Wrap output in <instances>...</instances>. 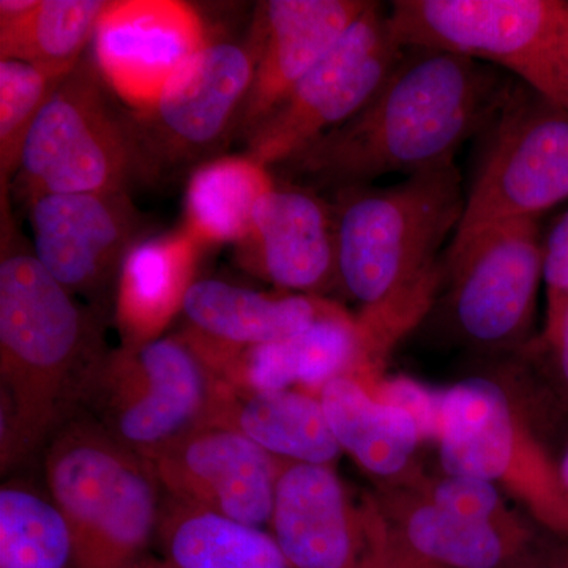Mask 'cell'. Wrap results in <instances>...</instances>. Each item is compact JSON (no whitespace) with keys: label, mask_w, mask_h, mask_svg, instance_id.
<instances>
[{"label":"cell","mask_w":568,"mask_h":568,"mask_svg":"<svg viewBox=\"0 0 568 568\" xmlns=\"http://www.w3.org/2000/svg\"><path fill=\"white\" fill-rule=\"evenodd\" d=\"M517 82L487 63L406 50L353 119L274 170L287 183L338 192L372 185L384 175L409 178L455 163L466 142L487 132Z\"/></svg>","instance_id":"obj_1"},{"label":"cell","mask_w":568,"mask_h":568,"mask_svg":"<svg viewBox=\"0 0 568 568\" xmlns=\"http://www.w3.org/2000/svg\"><path fill=\"white\" fill-rule=\"evenodd\" d=\"M95 310L78 304L11 235L0 261L2 470L32 457L73 420L104 357Z\"/></svg>","instance_id":"obj_2"},{"label":"cell","mask_w":568,"mask_h":568,"mask_svg":"<svg viewBox=\"0 0 568 568\" xmlns=\"http://www.w3.org/2000/svg\"><path fill=\"white\" fill-rule=\"evenodd\" d=\"M335 196L338 290L361 310L435 305L443 282L439 253L465 211L457 164L392 186H347Z\"/></svg>","instance_id":"obj_3"},{"label":"cell","mask_w":568,"mask_h":568,"mask_svg":"<svg viewBox=\"0 0 568 568\" xmlns=\"http://www.w3.org/2000/svg\"><path fill=\"white\" fill-rule=\"evenodd\" d=\"M47 489L69 523L74 568H134L159 528L151 467L91 418H73L44 454Z\"/></svg>","instance_id":"obj_4"},{"label":"cell","mask_w":568,"mask_h":568,"mask_svg":"<svg viewBox=\"0 0 568 568\" xmlns=\"http://www.w3.org/2000/svg\"><path fill=\"white\" fill-rule=\"evenodd\" d=\"M387 18L405 50L487 63L568 111L567 2L395 0Z\"/></svg>","instance_id":"obj_5"},{"label":"cell","mask_w":568,"mask_h":568,"mask_svg":"<svg viewBox=\"0 0 568 568\" xmlns=\"http://www.w3.org/2000/svg\"><path fill=\"white\" fill-rule=\"evenodd\" d=\"M491 376L439 390L436 444L450 476L489 481L518 500L548 534L568 541V503L558 462L538 436L528 409Z\"/></svg>","instance_id":"obj_6"},{"label":"cell","mask_w":568,"mask_h":568,"mask_svg":"<svg viewBox=\"0 0 568 568\" xmlns=\"http://www.w3.org/2000/svg\"><path fill=\"white\" fill-rule=\"evenodd\" d=\"M544 282L538 220H515L448 244L432 312L448 338L488 357L518 355L532 342Z\"/></svg>","instance_id":"obj_7"},{"label":"cell","mask_w":568,"mask_h":568,"mask_svg":"<svg viewBox=\"0 0 568 568\" xmlns=\"http://www.w3.org/2000/svg\"><path fill=\"white\" fill-rule=\"evenodd\" d=\"M222 379L183 335L108 353L84 405L91 420L145 458L209 425Z\"/></svg>","instance_id":"obj_8"},{"label":"cell","mask_w":568,"mask_h":568,"mask_svg":"<svg viewBox=\"0 0 568 568\" xmlns=\"http://www.w3.org/2000/svg\"><path fill=\"white\" fill-rule=\"evenodd\" d=\"M142 181L126 112L115 110L93 61L82 59L51 93L22 148L18 182L41 194L129 192Z\"/></svg>","instance_id":"obj_9"},{"label":"cell","mask_w":568,"mask_h":568,"mask_svg":"<svg viewBox=\"0 0 568 568\" xmlns=\"http://www.w3.org/2000/svg\"><path fill=\"white\" fill-rule=\"evenodd\" d=\"M484 136L450 244L568 200V111L518 81Z\"/></svg>","instance_id":"obj_10"},{"label":"cell","mask_w":568,"mask_h":568,"mask_svg":"<svg viewBox=\"0 0 568 568\" xmlns=\"http://www.w3.org/2000/svg\"><path fill=\"white\" fill-rule=\"evenodd\" d=\"M252 80L246 44L209 41L152 106L126 111L144 182L200 162L235 133Z\"/></svg>","instance_id":"obj_11"},{"label":"cell","mask_w":568,"mask_h":568,"mask_svg":"<svg viewBox=\"0 0 568 568\" xmlns=\"http://www.w3.org/2000/svg\"><path fill=\"white\" fill-rule=\"evenodd\" d=\"M388 24L387 7L369 2L334 50L298 82L246 140L248 155L274 168L353 119L405 55Z\"/></svg>","instance_id":"obj_12"},{"label":"cell","mask_w":568,"mask_h":568,"mask_svg":"<svg viewBox=\"0 0 568 568\" xmlns=\"http://www.w3.org/2000/svg\"><path fill=\"white\" fill-rule=\"evenodd\" d=\"M33 254L70 294L99 301L145 237L129 192L41 194L28 201Z\"/></svg>","instance_id":"obj_13"},{"label":"cell","mask_w":568,"mask_h":568,"mask_svg":"<svg viewBox=\"0 0 568 568\" xmlns=\"http://www.w3.org/2000/svg\"><path fill=\"white\" fill-rule=\"evenodd\" d=\"M144 459L173 499L256 528L271 523L280 458L242 433L200 426Z\"/></svg>","instance_id":"obj_14"},{"label":"cell","mask_w":568,"mask_h":568,"mask_svg":"<svg viewBox=\"0 0 568 568\" xmlns=\"http://www.w3.org/2000/svg\"><path fill=\"white\" fill-rule=\"evenodd\" d=\"M92 43L104 84L141 111L209 37L197 10L182 0H118L104 7Z\"/></svg>","instance_id":"obj_15"},{"label":"cell","mask_w":568,"mask_h":568,"mask_svg":"<svg viewBox=\"0 0 568 568\" xmlns=\"http://www.w3.org/2000/svg\"><path fill=\"white\" fill-rule=\"evenodd\" d=\"M369 2L364 0H268L250 31L253 80L235 133L250 136L323 61Z\"/></svg>","instance_id":"obj_16"},{"label":"cell","mask_w":568,"mask_h":568,"mask_svg":"<svg viewBox=\"0 0 568 568\" xmlns=\"http://www.w3.org/2000/svg\"><path fill=\"white\" fill-rule=\"evenodd\" d=\"M237 261L280 290L320 297L338 290L334 204L315 190L276 183L237 242Z\"/></svg>","instance_id":"obj_17"},{"label":"cell","mask_w":568,"mask_h":568,"mask_svg":"<svg viewBox=\"0 0 568 568\" xmlns=\"http://www.w3.org/2000/svg\"><path fill=\"white\" fill-rule=\"evenodd\" d=\"M268 526L293 568H364V503H354L332 466L280 458Z\"/></svg>","instance_id":"obj_18"},{"label":"cell","mask_w":568,"mask_h":568,"mask_svg":"<svg viewBox=\"0 0 568 568\" xmlns=\"http://www.w3.org/2000/svg\"><path fill=\"white\" fill-rule=\"evenodd\" d=\"M332 304L320 295L275 297L222 280H196L183 298L190 325L183 335L204 349L271 345L304 334Z\"/></svg>","instance_id":"obj_19"},{"label":"cell","mask_w":568,"mask_h":568,"mask_svg":"<svg viewBox=\"0 0 568 568\" xmlns=\"http://www.w3.org/2000/svg\"><path fill=\"white\" fill-rule=\"evenodd\" d=\"M372 496L403 544L446 568H510L538 536L462 517L402 481L379 484Z\"/></svg>","instance_id":"obj_20"},{"label":"cell","mask_w":568,"mask_h":568,"mask_svg":"<svg viewBox=\"0 0 568 568\" xmlns=\"http://www.w3.org/2000/svg\"><path fill=\"white\" fill-rule=\"evenodd\" d=\"M357 358L355 316L334 302L295 338L234 349L220 362L219 376L237 390L301 387L317 395L328 381L351 375Z\"/></svg>","instance_id":"obj_21"},{"label":"cell","mask_w":568,"mask_h":568,"mask_svg":"<svg viewBox=\"0 0 568 568\" xmlns=\"http://www.w3.org/2000/svg\"><path fill=\"white\" fill-rule=\"evenodd\" d=\"M204 246L185 230L148 235L130 250L119 272L118 323L123 346L159 338L196 280Z\"/></svg>","instance_id":"obj_22"},{"label":"cell","mask_w":568,"mask_h":568,"mask_svg":"<svg viewBox=\"0 0 568 568\" xmlns=\"http://www.w3.org/2000/svg\"><path fill=\"white\" fill-rule=\"evenodd\" d=\"M209 425L233 428L287 462L332 466L343 452L320 396L301 388L245 392L222 381Z\"/></svg>","instance_id":"obj_23"},{"label":"cell","mask_w":568,"mask_h":568,"mask_svg":"<svg viewBox=\"0 0 568 568\" xmlns=\"http://www.w3.org/2000/svg\"><path fill=\"white\" fill-rule=\"evenodd\" d=\"M317 396L342 450L379 484L405 480L420 469L416 452L424 437L407 410L347 375L328 381Z\"/></svg>","instance_id":"obj_24"},{"label":"cell","mask_w":568,"mask_h":568,"mask_svg":"<svg viewBox=\"0 0 568 568\" xmlns=\"http://www.w3.org/2000/svg\"><path fill=\"white\" fill-rule=\"evenodd\" d=\"M174 568H293L272 534L168 496L155 534Z\"/></svg>","instance_id":"obj_25"},{"label":"cell","mask_w":568,"mask_h":568,"mask_svg":"<svg viewBox=\"0 0 568 568\" xmlns=\"http://www.w3.org/2000/svg\"><path fill=\"white\" fill-rule=\"evenodd\" d=\"M275 186L274 171L248 153L207 160L186 185L182 227L204 248L237 244L248 234L257 205Z\"/></svg>","instance_id":"obj_26"},{"label":"cell","mask_w":568,"mask_h":568,"mask_svg":"<svg viewBox=\"0 0 568 568\" xmlns=\"http://www.w3.org/2000/svg\"><path fill=\"white\" fill-rule=\"evenodd\" d=\"M106 6L100 0H37L24 13L2 17L0 58L61 80L80 65Z\"/></svg>","instance_id":"obj_27"},{"label":"cell","mask_w":568,"mask_h":568,"mask_svg":"<svg viewBox=\"0 0 568 568\" xmlns=\"http://www.w3.org/2000/svg\"><path fill=\"white\" fill-rule=\"evenodd\" d=\"M0 568H74L69 523L48 489L24 480L2 485Z\"/></svg>","instance_id":"obj_28"},{"label":"cell","mask_w":568,"mask_h":568,"mask_svg":"<svg viewBox=\"0 0 568 568\" xmlns=\"http://www.w3.org/2000/svg\"><path fill=\"white\" fill-rule=\"evenodd\" d=\"M59 78L13 59H0V170L2 179L20 166L22 148Z\"/></svg>","instance_id":"obj_29"},{"label":"cell","mask_w":568,"mask_h":568,"mask_svg":"<svg viewBox=\"0 0 568 568\" xmlns=\"http://www.w3.org/2000/svg\"><path fill=\"white\" fill-rule=\"evenodd\" d=\"M392 484V481H390ZM428 497L437 506L462 515V517L487 523L497 528L517 534L537 532L528 519L515 514L504 500L503 491L489 481L466 476L429 477L418 469L402 480Z\"/></svg>","instance_id":"obj_30"},{"label":"cell","mask_w":568,"mask_h":568,"mask_svg":"<svg viewBox=\"0 0 568 568\" xmlns=\"http://www.w3.org/2000/svg\"><path fill=\"white\" fill-rule=\"evenodd\" d=\"M519 355L534 365L555 406L568 416V306L558 324L540 332Z\"/></svg>","instance_id":"obj_31"},{"label":"cell","mask_w":568,"mask_h":568,"mask_svg":"<svg viewBox=\"0 0 568 568\" xmlns=\"http://www.w3.org/2000/svg\"><path fill=\"white\" fill-rule=\"evenodd\" d=\"M364 503L366 529H368L369 548L364 568H446L432 560L422 558L388 526L386 518L376 506L372 493L362 497Z\"/></svg>","instance_id":"obj_32"},{"label":"cell","mask_w":568,"mask_h":568,"mask_svg":"<svg viewBox=\"0 0 568 568\" xmlns=\"http://www.w3.org/2000/svg\"><path fill=\"white\" fill-rule=\"evenodd\" d=\"M544 283L547 316L541 332L551 331L568 306V211L560 215L544 241Z\"/></svg>","instance_id":"obj_33"},{"label":"cell","mask_w":568,"mask_h":568,"mask_svg":"<svg viewBox=\"0 0 568 568\" xmlns=\"http://www.w3.org/2000/svg\"><path fill=\"white\" fill-rule=\"evenodd\" d=\"M372 394L383 402L407 410L410 416L416 418L424 440H436L439 392L428 390L407 377H396V379L384 377Z\"/></svg>","instance_id":"obj_34"},{"label":"cell","mask_w":568,"mask_h":568,"mask_svg":"<svg viewBox=\"0 0 568 568\" xmlns=\"http://www.w3.org/2000/svg\"><path fill=\"white\" fill-rule=\"evenodd\" d=\"M510 568H568V541L551 534L547 537L538 534L525 555Z\"/></svg>","instance_id":"obj_35"},{"label":"cell","mask_w":568,"mask_h":568,"mask_svg":"<svg viewBox=\"0 0 568 568\" xmlns=\"http://www.w3.org/2000/svg\"><path fill=\"white\" fill-rule=\"evenodd\" d=\"M37 0H2L0 2V18L17 17L36 6Z\"/></svg>","instance_id":"obj_36"},{"label":"cell","mask_w":568,"mask_h":568,"mask_svg":"<svg viewBox=\"0 0 568 568\" xmlns=\"http://www.w3.org/2000/svg\"><path fill=\"white\" fill-rule=\"evenodd\" d=\"M558 473L560 487H562L564 496H566L568 503V444L566 450H564L562 457L559 458Z\"/></svg>","instance_id":"obj_37"},{"label":"cell","mask_w":568,"mask_h":568,"mask_svg":"<svg viewBox=\"0 0 568 568\" xmlns=\"http://www.w3.org/2000/svg\"><path fill=\"white\" fill-rule=\"evenodd\" d=\"M134 568H174L171 567L170 564L166 562V560H163L162 558H153V556H145L144 559L141 560L140 564H138Z\"/></svg>","instance_id":"obj_38"},{"label":"cell","mask_w":568,"mask_h":568,"mask_svg":"<svg viewBox=\"0 0 568 568\" xmlns=\"http://www.w3.org/2000/svg\"><path fill=\"white\" fill-rule=\"evenodd\" d=\"M567 7H568V2H567Z\"/></svg>","instance_id":"obj_39"},{"label":"cell","mask_w":568,"mask_h":568,"mask_svg":"<svg viewBox=\"0 0 568 568\" xmlns=\"http://www.w3.org/2000/svg\"><path fill=\"white\" fill-rule=\"evenodd\" d=\"M567 92H568V89H567Z\"/></svg>","instance_id":"obj_40"}]
</instances>
